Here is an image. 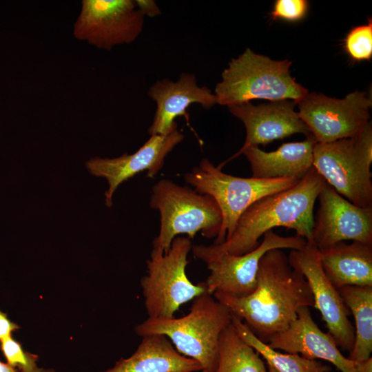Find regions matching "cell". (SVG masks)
Returning a JSON list of instances; mask_svg holds the SVG:
<instances>
[{
  "label": "cell",
  "instance_id": "29",
  "mask_svg": "<svg viewBox=\"0 0 372 372\" xmlns=\"http://www.w3.org/2000/svg\"><path fill=\"white\" fill-rule=\"evenodd\" d=\"M20 372H55L52 369H44L39 367L37 362L31 364L27 367L20 370Z\"/></svg>",
  "mask_w": 372,
  "mask_h": 372
},
{
  "label": "cell",
  "instance_id": "2",
  "mask_svg": "<svg viewBox=\"0 0 372 372\" xmlns=\"http://www.w3.org/2000/svg\"><path fill=\"white\" fill-rule=\"evenodd\" d=\"M325 183L312 167L292 187L265 196L249 206L223 242L192 246L194 256L205 262L223 254H245L260 245L262 236L276 227L293 229L296 236L310 241L314 205Z\"/></svg>",
  "mask_w": 372,
  "mask_h": 372
},
{
  "label": "cell",
  "instance_id": "6",
  "mask_svg": "<svg viewBox=\"0 0 372 372\" xmlns=\"http://www.w3.org/2000/svg\"><path fill=\"white\" fill-rule=\"evenodd\" d=\"M372 127L358 135L316 143L313 167L339 194L360 207H372Z\"/></svg>",
  "mask_w": 372,
  "mask_h": 372
},
{
  "label": "cell",
  "instance_id": "26",
  "mask_svg": "<svg viewBox=\"0 0 372 372\" xmlns=\"http://www.w3.org/2000/svg\"><path fill=\"white\" fill-rule=\"evenodd\" d=\"M308 8L306 0H277L270 14L273 19L298 21L305 17Z\"/></svg>",
  "mask_w": 372,
  "mask_h": 372
},
{
  "label": "cell",
  "instance_id": "17",
  "mask_svg": "<svg viewBox=\"0 0 372 372\" xmlns=\"http://www.w3.org/2000/svg\"><path fill=\"white\" fill-rule=\"evenodd\" d=\"M267 344L307 359L328 361L341 372H358V362L342 354L333 338L322 331L313 321L309 307H300L288 328L273 335Z\"/></svg>",
  "mask_w": 372,
  "mask_h": 372
},
{
  "label": "cell",
  "instance_id": "1",
  "mask_svg": "<svg viewBox=\"0 0 372 372\" xmlns=\"http://www.w3.org/2000/svg\"><path fill=\"white\" fill-rule=\"evenodd\" d=\"M256 279L255 291L246 297L218 292L213 295L232 315L243 320L258 339L268 344L273 335L288 328L300 307H315V302L306 278L290 266L280 249L269 250L262 256Z\"/></svg>",
  "mask_w": 372,
  "mask_h": 372
},
{
  "label": "cell",
  "instance_id": "31",
  "mask_svg": "<svg viewBox=\"0 0 372 372\" xmlns=\"http://www.w3.org/2000/svg\"><path fill=\"white\" fill-rule=\"evenodd\" d=\"M0 372H16L15 369L0 361Z\"/></svg>",
  "mask_w": 372,
  "mask_h": 372
},
{
  "label": "cell",
  "instance_id": "4",
  "mask_svg": "<svg viewBox=\"0 0 372 372\" xmlns=\"http://www.w3.org/2000/svg\"><path fill=\"white\" fill-rule=\"evenodd\" d=\"M291 63L287 59L272 60L247 48L222 72L214 91L216 103L227 107L253 99L299 103L309 92L291 76Z\"/></svg>",
  "mask_w": 372,
  "mask_h": 372
},
{
  "label": "cell",
  "instance_id": "32",
  "mask_svg": "<svg viewBox=\"0 0 372 372\" xmlns=\"http://www.w3.org/2000/svg\"><path fill=\"white\" fill-rule=\"evenodd\" d=\"M267 372H278L273 367L267 364Z\"/></svg>",
  "mask_w": 372,
  "mask_h": 372
},
{
  "label": "cell",
  "instance_id": "20",
  "mask_svg": "<svg viewBox=\"0 0 372 372\" xmlns=\"http://www.w3.org/2000/svg\"><path fill=\"white\" fill-rule=\"evenodd\" d=\"M202 369L196 360L178 353L165 335L153 334L143 336L130 357L121 358L113 367L100 372H196Z\"/></svg>",
  "mask_w": 372,
  "mask_h": 372
},
{
  "label": "cell",
  "instance_id": "22",
  "mask_svg": "<svg viewBox=\"0 0 372 372\" xmlns=\"http://www.w3.org/2000/svg\"><path fill=\"white\" fill-rule=\"evenodd\" d=\"M215 372H267V368L260 355L238 334L231 322L220 335Z\"/></svg>",
  "mask_w": 372,
  "mask_h": 372
},
{
  "label": "cell",
  "instance_id": "9",
  "mask_svg": "<svg viewBox=\"0 0 372 372\" xmlns=\"http://www.w3.org/2000/svg\"><path fill=\"white\" fill-rule=\"evenodd\" d=\"M298 105V114L316 143L353 137L370 123L371 99L362 91L351 92L342 99L308 93Z\"/></svg>",
  "mask_w": 372,
  "mask_h": 372
},
{
  "label": "cell",
  "instance_id": "5",
  "mask_svg": "<svg viewBox=\"0 0 372 372\" xmlns=\"http://www.w3.org/2000/svg\"><path fill=\"white\" fill-rule=\"evenodd\" d=\"M150 207L160 214V230L152 248L166 253L180 234L193 238L198 232L216 238L223 225L221 210L213 197L163 178L152 188Z\"/></svg>",
  "mask_w": 372,
  "mask_h": 372
},
{
  "label": "cell",
  "instance_id": "18",
  "mask_svg": "<svg viewBox=\"0 0 372 372\" xmlns=\"http://www.w3.org/2000/svg\"><path fill=\"white\" fill-rule=\"evenodd\" d=\"M316 143L313 136L309 134L302 141L285 143L275 151L265 152L258 146H251L241 154L249 161L253 178H302L313 167Z\"/></svg>",
  "mask_w": 372,
  "mask_h": 372
},
{
  "label": "cell",
  "instance_id": "24",
  "mask_svg": "<svg viewBox=\"0 0 372 372\" xmlns=\"http://www.w3.org/2000/svg\"><path fill=\"white\" fill-rule=\"evenodd\" d=\"M344 49L355 61L369 60L372 56V20L352 28L344 40Z\"/></svg>",
  "mask_w": 372,
  "mask_h": 372
},
{
  "label": "cell",
  "instance_id": "19",
  "mask_svg": "<svg viewBox=\"0 0 372 372\" xmlns=\"http://www.w3.org/2000/svg\"><path fill=\"white\" fill-rule=\"evenodd\" d=\"M318 251L323 271L337 289L372 287V245L340 242Z\"/></svg>",
  "mask_w": 372,
  "mask_h": 372
},
{
  "label": "cell",
  "instance_id": "8",
  "mask_svg": "<svg viewBox=\"0 0 372 372\" xmlns=\"http://www.w3.org/2000/svg\"><path fill=\"white\" fill-rule=\"evenodd\" d=\"M192 248L191 238L179 236L166 253L152 248L146 262L147 274L141 280L148 318H174L182 304L208 293L205 282L194 285L187 278V256Z\"/></svg>",
  "mask_w": 372,
  "mask_h": 372
},
{
  "label": "cell",
  "instance_id": "14",
  "mask_svg": "<svg viewBox=\"0 0 372 372\" xmlns=\"http://www.w3.org/2000/svg\"><path fill=\"white\" fill-rule=\"evenodd\" d=\"M184 139L176 125L166 134L150 135L149 139L134 153L123 154L114 158L94 157L85 165L91 174L107 180L108 189L105 193V204L112 205V196L117 187L138 173L146 171L149 178L156 176L164 165L165 159Z\"/></svg>",
  "mask_w": 372,
  "mask_h": 372
},
{
  "label": "cell",
  "instance_id": "10",
  "mask_svg": "<svg viewBox=\"0 0 372 372\" xmlns=\"http://www.w3.org/2000/svg\"><path fill=\"white\" fill-rule=\"evenodd\" d=\"M144 16L133 0H83L73 35L102 50L134 41L143 30Z\"/></svg>",
  "mask_w": 372,
  "mask_h": 372
},
{
  "label": "cell",
  "instance_id": "28",
  "mask_svg": "<svg viewBox=\"0 0 372 372\" xmlns=\"http://www.w3.org/2000/svg\"><path fill=\"white\" fill-rule=\"evenodd\" d=\"M136 5L141 13L145 17H155L161 14L157 3L153 0H136Z\"/></svg>",
  "mask_w": 372,
  "mask_h": 372
},
{
  "label": "cell",
  "instance_id": "11",
  "mask_svg": "<svg viewBox=\"0 0 372 372\" xmlns=\"http://www.w3.org/2000/svg\"><path fill=\"white\" fill-rule=\"evenodd\" d=\"M304 238L282 236L273 230L267 231L260 245L253 251L240 256L223 254L205 262L210 274L205 281L207 292H218L234 298L252 293L257 284V272L262 256L273 249H299L305 245Z\"/></svg>",
  "mask_w": 372,
  "mask_h": 372
},
{
  "label": "cell",
  "instance_id": "12",
  "mask_svg": "<svg viewBox=\"0 0 372 372\" xmlns=\"http://www.w3.org/2000/svg\"><path fill=\"white\" fill-rule=\"evenodd\" d=\"M290 266L306 278L311 288L315 307L326 322L329 333L338 347L351 351L355 341V329L349 320V310L338 289L331 283L322 268L319 251L307 241L299 249H291L288 256Z\"/></svg>",
  "mask_w": 372,
  "mask_h": 372
},
{
  "label": "cell",
  "instance_id": "33",
  "mask_svg": "<svg viewBox=\"0 0 372 372\" xmlns=\"http://www.w3.org/2000/svg\"><path fill=\"white\" fill-rule=\"evenodd\" d=\"M202 372H207V371H205L202 370Z\"/></svg>",
  "mask_w": 372,
  "mask_h": 372
},
{
  "label": "cell",
  "instance_id": "30",
  "mask_svg": "<svg viewBox=\"0 0 372 372\" xmlns=\"http://www.w3.org/2000/svg\"><path fill=\"white\" fill-rule=\"evenodd\" d=\"M358 372H372V358L358 362Z\"/></svg>",
  "mask_w": 372,
  "mask_h": 372
},
{
  "label": "cell",
  "instance_id": "13",
  "mask_svg": "<svg viewBox=\"0 0 372 372\" xmlns=\"http://www.w3.org/2000/svg\"><path fill=\"white\" fill-rule=\"evenodd\" d=\"M318 198L310 242L319 250L349 240L372 245V207L353 204L327 183Z\"/></svg>",
  "mask_w": 372,
  "mask_h": 372
},
{
  "label": "cell",
  "instance_id": "15",
  "mask_svg": "<svg viewBox=\"0 0 372 372\" xmlns=\"http://www.w3.org/2000/svg\"><path fill=\"white\" fill-rule=\"evenodd\" d=\"M296 104L292 101L283 100L258 105L247 102L229 106L230 112L243 123L246 138L242 147L218 167L221 169L249 147L266 145L294 134H311L295 111Z\"/></svg>",
  "mask_w": 372,
  "mask_h": 372
},
{
  "label": "cell",
  "instance_id": "23",
  "mask_svg": "<svg viewBox=\"0 0 372 372\" xmlns=\"http://www.w3.org/2000/svg\"><path fill=\"white\" fill-rule=\"evenodd\" d=\"M231 324L238 334L278 372H329L331 370L330 366L316 360L307 359L299 354L282 353L271 348L258 339L246 324L234 315Z\"/></svg>",
  "mask_w": 372,
  "mask_h": 372
},
{
  "label": "cell",
  "instance_id": "3",
  "mask_svg": "<svg viewBox=\"0 0 372 372\" xmlns=\"http://www.w3.org/2000/svg\"><path fill=\"white\" fill-rule=\"evenodd\" d=\"M231 318L229 309L206 293L194 299L186 316L178 318H147L136 325L134 331L142 337L165 335L178 353L196 360L202 370L215 372L220 335L231 324Z\"/></svg>",
  "mask_w": 372,
  "mask_h": 372
},
{
  "label": "cell",
  "instance_id": "21",
  "mask_svg": "<svg viewBox=\"0 0 372 372\" xmlns=\"http://www.w3.org/2000/svg\"><path fill=\"white\" fill-rule=\"evenodd\" d=\"M338 291L355 322V341L348 358L366 360L372 352V287L347 285Z\"/></svg>",
  "mask_w": 372,
  "mask_h": 372
},
{
  "label": "cell",
  "instance_id": "16",
  "mask_svg": "<svg viewBox=\"0 0 372 372\" xmlns=\"http://www.w3.org/2000/svg\"><path fill=\"white\" fill-rule=\"evenodd\" d=\"M147 94L156 104L148 129L149 135L169 133L177 125L175 119L179 116H184L189 125L187 110L192 104L208 110L217 103L214 93L207 86H199L195 75L191 73H181L176 81L158 80L149 88Z\"/></svg>",
  "mask_w": 372,
  "mask_h": 372
},
{
  "label": "cell",
  "instance_id": "25",
  "mask_svg": "<svg viewBox=\"0 0 372 372\" xmlns=\"http://www.w3.org/2000/svg\"><path fill=\"white\" fill-rule=\"evenodd\" d=\"M0 349L6 360V363L13 368L24 369L37 362L38 357L35 354L25 352L21 344L12 336L0 341Z\"/></svg>",
  "mask_w": 372,
  "mask_h": 372
},
{
  "label": "cell",
  "instance_id": "7",
  "mask_svg": "<svg viewBox=\"0 0 372 372\" xmlns=\"http://www.w3.org/2000/svg\"><path fill=\"white\" fill-rule=\"evenodd\" d=\"M186 183L198 193L208 194L218 203L223 216L221 229L215 245L229 238L242 212L257 200L296 185L297 177L274 178H242L226 174L209 159L184 174Z\"/></svg>",
  "mask_w": 372,
  "mask_h": 372
},
{
  "label": "cell",
  "instance_id": "27",
  "mask_svg": "<svg viewBox=\"0 0 372 372\" xmlns=\"http://www.w3.org/2000/svg\"><path fill=\"white\" fill-rule=\"evenodd\" d=\"M19 329L20 327L0 309V341L12 336V333Z\"/></svg>",
  "mask_w": 372,
  "mask_h": 372
}]
</instances>
